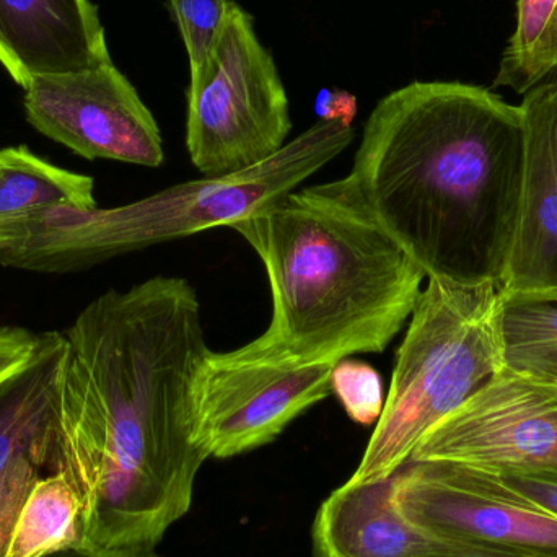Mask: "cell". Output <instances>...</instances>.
Masks as SVG:
<instances>
[{
	"instance_id": "obj_1",
	"label": "cell",
	"mask_w": 557,
	"mask_h": 557,
	"mask_svg": "<svg viewBox=\"0 0 557 557\" xmlns=\"http://www.w3.org/2000/svg\"><path fill=\"white\" fill-rule=\"evenodd\" d=\"M55 422L84 499V549L156 552L191 509L209 455L195 386L209 354L201 301L182 277L95 298L64 331Z\"/></svg>"
},
{
	"instance_id": "obj_2",
	"label": "cell",
	"mask_w": 557,
	"mask_h": 557,
	"mask_svg": "<svg viewBox=\"0 0 557 557\" xmlns=\"http://www.w3.org/2000/svg\"><path fill=\"white\" fill-rule=\"evenodd\" d=\"M523 152L520 104L476 85L412 82L379 101L339 183L425 277L500 285Z\"/></svg>"
},
{
	"instance_id": "obj_3",
	"label": "cell",
	"mask_w": 557,
	"mask_h": 557,
	"mask_svg": "<svg viewBox=\"0 0 557 557\" xmlns=\"http://www.w3.org/2000/svg\"><path fill=\"white\" fill-rule=\"evenodd\" d=\"M260 258L264 343L307 362L380 354L411 318L425 274L339 180L295 189L231 225Z\"/></svg>"
},
{
	"instance_id": "obj_4",
	"label": "cell",
	"mask_w": 557,
	"mask_h": 557,
	"mask_svg": "<svg viewBox=\"0 0 557 557\" xmlns=\"http://www.w3.org/2000/svg\"><path fill=\"white\" fill-rule=\"evenodd\" d=\"M356 131L320 121L260 165L205 176L117 208L58 206L0 227V264L32 273L64 274L153 245L191 237L253 214L300 188L352 144Z\"/></svg>"
},
{
	"instance_id": "obj_5",
	"label": "cell",
	"mask_w": 557,
	"mask_h": 557,
	"mask_svg": "<svg viewBox=\"0 0 557 557\" xmlns=\"http://www.w3.org/2000/svg\"><path fill=\"white\" fill-rule=\"evenodd\" d=\"M499 285L429 278L409 318L382 416L354 483L385 480L411 460L429 431L504 369Z\"/></svg>"
},
{
	"instance_id": "obj_6",
	"label": "cell",
	"mask_w": 557,
	"mask_h": 557,
	"mask_svg": "<svg viewBox=\"0 0 557 557\" xmlns=\"http://www.w3.org/2000/svg\"><path fill=\"white\" fill-rule=\"evenodd\" d=\"M186 97V149L205 176L260 165L287 144L284 84L253 18L238 3L206 64L191 72Z\"/></svg>"
},
{
	"instance_id": "obj_7",
	"label": "cell",
	"mask_w": 557,
	"mask_h": 557,
	"mask_svg": "<svg viewBox=\"0 0 557 557\" xmlns=\"http://www.w3.org/2000/svg\"><path fill=\"white\" fill-rule=\"evenodd\" d=\"M337 362H307L260 336L228 352L209 350L195 386L196 438L209 458H232L276 441L333 395Z\"/></svg>"
},
{
	"instance_id": "obj_8",
	"label": "cell",
	"mask_w": 557,
	"mask_h": 557,
	"mask_svg": "<svg viewBox=\"0 0 557 557\" xmlns=\"http://www.w3.org/2000/svg\"><path fill=\"white\" fill-rule=\"evenodd\" d=\"M396 506L428 535L465 555L557 557V519L483 468L408 461L398 470Z\"/></svg>"
},
{
	"instance_id": "obj_9",
	"label": "cell",
	"mask_w": 557,
	"mask_h": 557,
	"mask_svg": "<svg viewBox=\"0 0 557 557\" xmlns=\"http://www.w3.org/2000/svg\"><path fill=\"white\" fill-rule=\"evenodd\" d=\"M23 90L28 123L77 156L147 169L165 162L152 111L113 61L38 75Z\"/></svg>"
},
{
	"instance_id": "obj_10",
	"label": "cell",
	"mask_w": 557,
	"mask_h": 557,
	"mask_svg": "<svg viewBox=\"0 0 557 557\" xmlns=\"http://www.w3.org/2000/svg\"><path fill=\"white\" fill-rule=\"evenodd\" d=\"M411 460L557 471L556 383L500 370L425 434Z\"/></svg>"
},
{
	"instance_id": "obj_11",
	"label": "cell",
	"mask_w": 557,
	"mask_h": 557,
	"mask_svg": "<svg viewBox=\"0 0 557 557\" xmlns=\"http://www.w3.org/2000/svg\"><path fill=\"white\" fill-rule=\"evenodd\" d=\"M64 349V334L45 331L33 362L0 389V557L39 481L64 470L55 424Z\"/></svg>"
},
{
	"instance_id": "obj_12",
	"label": "cell",
	"mask_w": 557,
	"mask_h": 557,
	"mask_svg": "<svg viewBox=\"0 0 557 557\" xmlns=\"http://www.w3.org/2000/svg\"><path fill=\"white\" fill-rule=\"evenodd\" d=\"M522 193L499 290L557 287V78L525 94Z\"/></svg>"
},
{
	"instance_id": "obj_13",
	"label": "cell",
	"mask_w": 557,
	"mask_h": 557,
	"mask_svg": "<svg viewBox=\"0 0 557 557\" xmlns=\"http://www.w3.org/2000/svg\"><path fill=\"white\" fill-rule=\"evenodd\" d=\"M108 61L103 23L90 0H0V64L20 87Z\"/></svg>"
},
{
	"instance_id": "obj_14",
	"label": "cell",
	"mask_w": 557,
	"mask_h": 557,
	"mask_svg": "<svg viewBox=\"0 0 557 557\" xmlns=\"http://www.w3.org/2000/svg\"><path fill=\"white\" fill-rule=\"evenodd\" d=\"M396 473L369 483L349 480L331 493L314 517V557L465 555L403 516L396 506Z\"/></svg>"
},
{
	"instance_id": "obj_15",
	"label": "cell",
	"mask_w": 557,
	"mask_h": 557,
	"mask_svg": "<svg viewBox=\"0 0 557 557\" xmlns=\"http://www.w3.org/2000/svg\"><path fill=\"white\" fill-rule=\"evenodd\" d=\"M58 206L95 208L94 178L59 169L25 146L0 149V227Z\"/></svg>"
},
{
	"instance_id": "obj_16",
	"label": "cell",
	"mask_w": 557,
	"mask_h": 557,
	"mask_svg": "<svg viewBox=\"0 0 557 557\" xmlns=\"http://www.w3.org/2000/svg\"><path fill=\"white\" fill-rule=\"evenodd\" d=\"M504 369L557 385V287L499 290Z\"/></svg>"
},
{
	"instance_id": "obj_17",
	"label": "cell",
	"mask_w": 557,
	"mask_h": 557,
	"mask_svg": "<svg viewBox=\"0 0 557 557\" xmlns=\"http://www.w3.org/2000/svg\"><path fill=\"white\" fill-rule=\"evenodd\" d=\"M84 548V499L64 470L39 481L10 542L7 557H45Z\"/></svg>"
},
{
	"instance_id": "obj_18",
	"label": "cell",
	"mask_w": 557,
	"mask_h": 557,
	"mask_svg": "<svg viewBox=\"0 0 557 557\" xmlns=\"http://www.w3.org/2000/svg\"><path fill=\"white\" fill-rule=\"evenodd\" d=\"M556 10L557 0H519L516 32L507 42L494 87L522 95L532 90L533 64Z\"/></svg>"
},
{
	"instance_id": "obj_19",
	"label": "cell",
	"mask_w": 557,
	"mask_h": 557,
	"mask_svg": "<svg viewBox=\"0 0 557 557\" xmlns=\"http://www.w3.org/2000/svg\"><path fill=\"white\" fill-rule=\"evenodd\" d=\"M235 5L237 0H169L191 72L199 71L214 51Z\"/></svg>"
},
{
	"instance_id": "obj_20",
	"label": "cell",
	"mask_w": 557,
	"mask_h": 557,
	"mask_svg": "<svg viewBox=\"0 0 557 557\" xmlns=\"http://www.w3.org/2000/svg\"><path fill=\"white\" fill-rule=\"evenodd\" d=\"M331 389L344 411L360 425L376 424L385 406L379 372L362 360L343 359L334 366Z\"/></svg>"
},
{
	"instance_id": "obj_21",
	"label": "cell",
	"mask_w": 557,
	"mask_h": 557,
	"mask_svg": "<svg viewBox=\"0 0 557 557\" xmlns=\"http://www.w3.org/2000/svg\"><path fill=\"white\" fill-rule=\"evenodd\" d=\"M486 470V468H483ZM500 484L557 519V471L487 470Z\"/></svg>"
},
{
	"instance_id": "obj_22",
	"label": "cell",
	"mask_w": 557,
	"mask_h": 557,
	"mask_svg": "<svg viewBox=\"0 0 557 557\" xmlns=\"http://www.w3.org/2000/svg\"><path fill=\"white\" fill-rule=\"evenodd\" d=\"M41 339L42 333L0 324V389L33 362Z\"/></svg>"
},
{
	"instance_id": "obj_23",
	"label": "cell",
	"mask_w": 557,
	"mask_h": 557,
	"mask_svg": "<svg viewBox=\"0 0 557 557\" xmlns=\"http://www.w3.org/2000/svg\"><path fill=\"white\" fill-rule=\"evenodd\" d=\"M317 113L320 121H339L352 126L357 113V100L347 91L323 90L317 98Z\"/></svg>"
},
{
	"instance_id": "obj_24",
	"label": "cell",
	"mask_w": 557,
	"mask_h": 557,
	"mask_svg": "<svg viewBox=\"0 0 557 557\" xmlns=\"http://www.w3.org/2000/svg\"><path fill=\"white\" fill-rule=\"evenodd\" d=\"M557 71V10L542 46H540L539 54H536L535 64L532 71V85L542 84L548 75Z\"/></svg>"
},
{
	"instance_id": "obj_25",
	"label": "cell",
	"mask_w": 557,
	"mask_h": 557,
	"mask_svg": "<svg viewBox=\"0 0 557 557\" xmlns=\"http://www.w3.org/2000/svg\"><path fill=\"white\" fill-rule=\"evenodd\" d=\"M45 557H162L157 555L156 552H95V549H64V552L52 553V555Z\"/></svg>"
},
{
	"instance_id": "obj_26",
	"label": "cell",
	"mask_w": 557,
	"mask_h": 557,
	"mask_svg": "<svg viewBox=\"0 0 557 557\" xmlns=\"http://www.w3.org/2000/svg\"><path fill=\"white\" fill-rule=\"evenodd\" d=\"M429 557H484V556H474V555H447V556H429Z\"/></svg>"
}]
</instances>
